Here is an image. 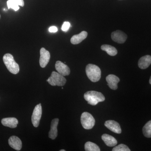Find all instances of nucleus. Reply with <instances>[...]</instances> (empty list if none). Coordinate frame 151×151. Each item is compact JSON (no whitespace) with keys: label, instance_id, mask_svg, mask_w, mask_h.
I'll list each match as a JSON object with an SVG mask.
<instances>
[{"label":"nucleus","instance_id":"f257e3e1","mask_svg":"<svg viewBox=\"0 0 151 151\" xmlns=\"http://www.w3.org/2000/svg\"><path fill=\"white\" fill-rule=\"evenodd\" d=\"M84 98L88 104L92 105H96L100 102L105 100V97L101 92L95 91L86 92L84 94Z\"/></svg>","mask_w":151,"mask_h":151},{"label":"nucleus","instance_id":"f03ea898","mask_svg":"<svg viewBox=\"0 0 151 151\" xmlns=\"http://www.w3.org/2000/svg\"><path fill=\"white\" fill-rule=\"evenodd\" d=\"M86 72L87 77L92 82H97L101 78V70L98 66L94 64H89L86 65Z\"/></svg>","mask_w":151,"mask_h":151},{"label":"nucleus","instance_id":"7ed1b4c3","mask_svg":"<svg viewBox=\"0 0 151 151\" xmlns=\"http://www.w3.org/2000/svg\"><path fill=\"white\" fill-rule=\"evenodd\" d=\"M3 61L8 70L11 73L17 74L19 71V67L14 59L13 55L9 53L4 55L3 57Z\"/></svg>","mask_w":151,"mask_h":151},{"label":"nucleus","instance_id":"20e7f679","mask_svg":"<svg viewBox=\"0 0 151 151\" xmlns=\"http://www.w3.org/2000/svg\"><path fill=\"white\" fill-rule=\"evenodd\" d=\"M49 84L52 86H63L65 85L66 80L64 76L58 72L53 71L51 76L47 80Z\"/></svg>","mask_w":151,"mask_h":151},{"label":"nucleus","instance_id":"39448f33","mask_svg":"<svg viewBox=\"0 0 151 151\" xmlns=\"http://www.w3.org/2000/svg\"><path fill=\"white\" fill-rule=\"evenodd\" d=\"M81 124L85 129H91L94 125L95 121L94 117L91 114L87 112H84L81 114Z\"/></svg>","mask_w":151,"mask_h":151},{"label":"nucleus","instance_id":"423d86ee","mask_svg":"<svg viewBox=\"0 0 151 151\" xmlns=\"http://www.w3.org/2000/svg\"><path fill=\"white\" fill-rule=\"evenodd\" d=\"M42 114V108L41 104L35 106L32 116V122L34 127H37L39 125L40 122Z\"/></svg>","mask_w":151,"mask_h":151},{"label":"nucleus","instance_id":"0eeeda50","mask_svg":"<svg viewBox=\"0 0 151 151\" xmlns=\"http://www.w3.org/2000/svg\"><path fill=\"white\" fill-rule=\"evenodd\" d=\"M112 40L117 43L122 44L126 42L127 38V36L125 33L122 31L116 30L113 32L111 34Z\"/></svg>","mask_w":151,"mask_h":151},{"label":"nucleus","instance_id":"6e6552de","mask_svg":"<svg viewBox=\"0 0 151 151\" xmlns=\"http://www.w3.org/2000/svg\"><path fill=\"white\" fill-rule=\"evenodd\" d=\"M40 64L42 68L46 67L49 62L50 58V53L45 48L42 47L40 50Z\"/></svg>","mask_w":151,"mask_h":151},{"label":"nucleus","instance_id":"1a4fd4ad","mask_svg":"<svg viewBox=\"0 0 151 151\" xmlns=\"http://www.w3.org/2000/svg\"><path fill=\"white\" fill-rule=\"evenodd\" d=\"M55 67L58 72L63 76H68L70 74V69L69 68L61 61H56Z\"/></svg>","mask_w":151,"mask_h":151},{"label":"nucleus","instance_id":"9d476101","mask_svg":"<svg viewBox=\"0 0 151 151\" xmlns=\"http://www.w3.org/2000/svg\"><path fill=\"white\" fill-rule=\"evenodd\" d=\"M105 126L108 129L114 133L118 134H120L122 133V129L120 124L116 121H113V120L106 121L105 123Z\"/></svg>","mask_w":151,"mask_h":151},{"label":"nucleus","instance_id":"9b49d317","mask_svg":"<svg viewBox=\"0 0 151 151\" xmlns=\"http://www.w3.org/2000/svg\"><path fill=\"white\" fill-rule=\"evenodd\" d=\"M108 86L111 89L116 90L118 89V84L120 81L119 77L113 74H110L106 77Z\"/></svg>","mask_w":151,"mask_h":151},{"label":"nucleus","instance_id":"f8f14e48","mask_svg":"<svg viewBox=\"0 0 151 151\" xmlns=\"http://www.w3.org/2000/svg\"><path fill=\"white\" fill-rule=\"evenodd\" d=\"M9 144L11 147L17 151L20 150L22 147V142L16 136L11 137L9 139Z\"/></svg>","mask_w":151,"mask_h":151},{"label":"nucleus","instance_id":"ddd939ff","mask_svg":"<svg viewBox=\"0 0 151 151\" xmlns=\"http://www.w3.org/2000/svg\"><path fill=\"white\" fill-rule=\"evenodd\" d=\"M59 119H55L52 121L50 129L49 132V137L52 139H55L57 137V127Z\"/></svg>","mask_w":151,"mask_h":151},{"label":"nucleus","instance_id":"4468645a","mask_svg":"<svg viewBox=\"0 0 151 151\" xmlns=\"http://www.w3.org/2000/svg\"><path fill=\"white\" fill-rule=\"evenodd\" d=\"M87 32L85 31H83L78 35H73L70 39V42L72 44H78L85 40L87 37Z\"/></svg>","mask_w":151,"mask_h":151},{"label":"nucleus","instance_id":"2eb2a0df","mask_svg":"<svg viewBox=\"0 0 151 151\" xmlns=\"http://www.w3.org/2000/svg\"><path fill=\"white\" fill-rule=\"evenodd\" d=\"M151 64V56L150 55H146L142 57L139 60L138 65L142 69L147 68Z\"/></svg>","mask_w":151,"mask_h":151},{"label":"nucleus","instance_id":"dca6fc26","mask_svg":"<svg viewBox=\"0 0 151 151\" xmlns=\"http://www.w3.org/2000/svg\"><path fill=\"white\" fill-rule=\"evenodd\" d=\"M1 124L5 127H9L11 128H15L18 124V121L16 118H7L2 119Z\"/></svg>","mask_w":151,"mask_h":151},{"label":"nucleus","instance_id":"f3484780","mask_svg":"<svg viewBox=\"0 0 151 151\" xmlns=\"http://www.w3.org/2000/svg\"><path fill=\"white\" fill-rule=\"evenodd\" d=\"M102 139L106 145L108 147H114L117 145L118 142L115 138L111 135L104 134L102 135Z\"/></svg>","mask_w":151,"mask_h":151},{"label":"nucleus","instance_id":"a211bd4d","mask_svg":"<svg viewBox=\"0 0 151 151\" xmlns=\"http://www.w3.org/2000/svg\"><path fill=\"white\" fill-rule=\"evenodd\" d=\"M101 48L111 56H115L118 53V51L115 47L108 45H103Z\"/></svg>","mask_w":151,"mask_h":151},{"label":"nucleus","instance_id":"6ab92c4d","mask_svg":"<svg viewBox=\"0 0 151 151\" xmlns=\"http://www.w3.org/2000/svg\"><path fill=\"white\" fill-rule=\"evenodd\" d=\"M84 149L86 151H100V148L96 144L90 142H88L85 143Z\"/></svg>","mask_w":151,"mask_h":151},{"label":"nucleus","instance_id":"aec40b11","mask_svg":"<svg viewBox=\"0 0 151 151\" xmlns=\"http://www.w3.org/2000/svg\"><path fill=\"white\" fill-rule=\"evenodd\" d=\"M143 133L147 138H151V120L148 122L143 128Z\"/></svg>","mask_w":151,"mask_h":151},{"label":"nucleus","instance_id":"412c9836","mask_svg":"<svg viewBox=\"0 0 151 151\" xmlns=\"http://www.w3.org/2000/svg\"><path fill=\"white\" fill-rule=\"evenodd\" d=\"M113 151H130L131 150L128 146L124 144H120L119 145L116 146L113 148Z\"/></svg>","mask_w":151,"mask_h":151},{"label":"nucleus","instance_id":"4be33fe9","mask_svg":"<svg viewBox=\"0 0 151 151\" xmlns=\"http://www.w3.org/2000/svg\"><path fill=\"white\" fill-rule=\"evenodd\" d=\"M7 4L8 9H12L15 11H18L19 9V7L18 5L16 3L11 0H9L7 1Z\"/></svg>","mask_w":151,"mask_h":151},{"label":"nucleus","instance_id":"5701e85b","mask_svg":"<svg viewBox=\"0 0 151 151\" xmlns=\"http://www.w3.org/2000/svg\"><path fill=\"white\" fill-rule=\"evenodd\" d=\"M70 26V24L69 22H65L63 23V24L62 27H61V29L63 31L67 32L68 29H69V28Z\"/></svg>","mask_w":151,"mask_h":151},{"label":"nucleus","instance_id":"b1692460","mask_svg":"<svg viewBox=\"0 0 151 151\" xmlns=\"http://www.w3.org/2000/svg\"><path fill=\"white\" fill-rule=\"evenodd\" d=\"M11 1H13L14 2L16 3L17 4L23 7L24 6V0H11Z\"/></svg>","mask_w":151,"mask_h":151},{"label":"nucleus","instance_id":"393cba45","mask_svg":"<svg viewBox=\"0 0 151 151\" xmlns=\"http://www.w3.org/2000/svg\"><path fill=\"white\" fill-rule=\"evenodd\" d=\"M49 31L50 32H56L58 31L57 28L55 26L51 27L49 29Z\"/></svg>","mask_w":151,"mask_h":151},{"label":"nucleus","instance_id":"a878e982","mask_svg":"<svg viewBox=\"0 0 151 151\" xmlns=\"http://www.w3.org/2000/svg\"><path fill=\"white\" fill-rule=\"evenodd\" d=\"M149 82H150V84H151V76L150 77V81H149Z\"/></svg>","mask_w":151,"mask_h":151},{"label":"nucleus","instance_id":"bb28decb","mask_svg":"<svg viewBox=\"0 0 151 151\" xmlns=\"http://www.w3.org/2000/svg\"><path fill=\"white\" fill-rule=\"evenodd\" d=\"M60 151H65V150H60Z\"/></svg>","mask_w":151,"mask_h":151},{"label":"nucleus","instance_id":"cd10ccee","mask_svg":"<svg viewBox=\"0 0 151 151\" xmlns=\"http://www.w3.org/2000/svg\"><path fill=\"white\" fill-rule=\"evenodd\" d=\"M0 18H1V15H0Z\"/></svg>","mask_w":151,"mask_h":151}]
</instances>
